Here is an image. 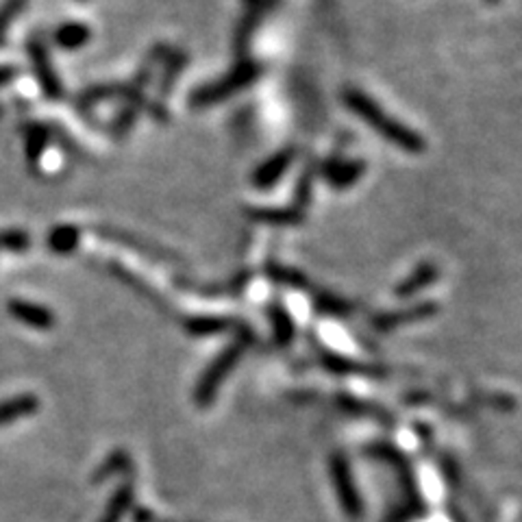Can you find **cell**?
Masks as SVG:
<instances>
[{
	"label": "cell",
	"mask_w": 522,
	"mask_h": 522,
	"mask_svg": "<svg viewBox=\"0 0 522 522\" xmlns=\"http://www.w3.org/2000/svg\"><path fill=\"white\" fill-rule=\"evenodd\" d=\"M126 466H129V453H126V451H115L107 459V462H105L101 468H98V475H96V479H94V481L109 479V477L115 475V472L126 470Z\"/></svg>",
	"instance_id": "22"
},
{
	"label": "cell",
	"mask_w": 522,
	"mask_h": 522,
	"mask_svg": "<svg viewBox=\"0 0 522 522\" xmlns=\"http://www.w3.org/2000/svg\"><path fill=\"white\" fill-rule=\"evenodd\" d=\"M268 275L276 283H283V286H290V287H305V286H307V281H305L303 275H298L296 270L283 268V266H270Z\"/></svg>",
	"instance_id": "23"
},
{
	"label": "cell",
	"mask_w": 522,
	"mask_h": 522,
	"mask_svg": "<svg viewBox=\"0 0 522 522\" xmlns=\"http://www.w3.org/2000/svg\"><path fill=\"white\" fill-rule=\"evenodd\" d=\"M364 170V161H331L325 166V176L333 187L344 190V187H351L353 183L362 179Z\"/></svg>",
	"instance_id": "10"
},
{
	"label": "cell",
	"mask_w": 522,
	"mask_h": 522,
	"mask_svg": "<svg viewBox=\"0 0 522 522\" xmlns=\"http://www.w3.org/2000/svg\"><path fill=\"white\" fill-rule=\"evenodd\" d=\"M268 316L272 322V333H275V342L279 346H290L294 337H296V325H294L292 316L281 305H272Z\"/></svg>",
	"instance_id": "15"
},
{
	"label": "cell",
	"mask_w": 522,
	"mask_h": 522,
	"mask_svg": "<svg viewBox=\"0 0 522 522\" xmlns=\"http://www.w3.org/2000/svg\"><path fill=\"white\" fill-rule=\"evenodd\" d=\"M90 37V26L81 25V22H65V25H61L55 31V42H57L59 48H65V51H76V48L85 46Z\"/></svg>",
	"instance_id": "13"
},
{
	"label": "cell",
	"mask_w": 522,
	"mask_h": 522,
	"mask_svg": "<svg viewBox=\"0 0 522 522\" xmlns=\"http://www.w3.org/2000/svg\"><path fill=\"white\" fill-rule=\"evenodd\" d=\"M231 325V320L218 318V316H196V318L186 320V331L194 337H209L229 331Z\"/></svg>",
	"instance_id": "16"
},
{
	"label": "cell",
	"mask_w": 522,
	"mask_h": 522,
	"mask_svg": "<svg viewBox=\"0 0 522 522\" xmlns=\"http://www.w3.org/2000/svg\"><path fill=\"white\" fill-rule=\"evenodd\" d=\"M248 344H251V333H240V336H237L236 340H233L229 346H226L225 351L207 366V368H205L201 379L196 383V387H194V403H196L198 407L207 409L214 405L216 394H218L226 376H229L231 372L236 370V366L240 364Z\"/></svg>",
	"instance_id": "2"
},
{
	"label": "cell",
	"mask_w": 522,
	"mask_h": 522,
	"mask_svg": "<svg viewBox=\"0 0 522 522\" xmlns=\"http://www.w3.org/2000/svg\"><path fill=\"white\" fill-rule=\"evenodd\" d=\"M31 248V236L22 229L0 231V251L25 253Z\"/></svg>",
	"instance_id": "20"
},
{
	"label": "cell",
	"mask_w": 522,
	"mask_h": 522,
	"mask_svg": "<svg viewBox=\"0 0 522 522\" xmlns=\"http://www.w3.org/2000/svg\"><path fill=\"white\" fill-rule=\"evenodd\" d=\"M259 75H261V68L257 64H253V61H244V64L237 65L229 76H222V79L214 81L211 85L198 87V90L190 96V105L192 107H207V105L225 101V98H229L236 92H240L244 90V87L251 85Z\"/></svg>",
	"instance_id": "3"
},
{
	"label": "cell",
	"mask_w": 522,
	"mask_h": 522,
	"mask_svg": "<svg viewBox=\"0 0 522 522\" xmlns=\"http://www.w3.org/2000/svg\"><path fill=\"white\" fill-rule=\"evenodd\" d=\"M133 522H153V516H151V512H148V509H137Z\"/></svg>",
	"instance_id": "24"
},
{
	"label": "cell",
	"mask_w": 522,
	"mask_h": 522,
	"mask_svg": "<svg viewBox=\"0 0 522 522\" xmlns=\"http://www.w3.org/2000/svg\"><path fill=\"white\" fill-rule=\"evenodd\" d=\"M131 505H133V486L125 483V486H120L118 490L114 492V497L109 498L107 507H105V512L98 522H122V518H125L126 512L131 509Z\"/></svg>",
	"instance_id": "17"
},
{
	"label": "cell",
	"mask_w": 522,
	"mask_h": 522,
	"mask_svg": "<svg viewBox=\"0 0 522 522\" xmlns=\"http://www.w3.org/2000/svg\"><path fill=\"white\" fill-rule=\"evenodd\" d=\"M437 275H440L437 266H433V264L418 266V268H416L412 275L407 276V279H405L403 283H398V286H397V296L398 298L414 296V294H418L420 290H425V287H429L431 283H436Z\"/></svg>",
	"instance_id": "12"
},
{
	"label": "cell",
	"mask_w": 522,
	"mask_h": 522,
	"mask_svg": "<svg viewBox=\"0 0 522 522\" xmlns=\"http://www.w3.org/2000/svg\"><path fill=\"white\" fill-rule=\"evenodd\" d=\"M292 159H294L292 148H286V151L272 155L270 159H266L264 164L253 172L255 187H259V190H268V187L275 186V183H279L281 176L286 175L287 168L292 166Z\"/></svg>",
	"instance_id": "9"
},
{
	"label": "cell",
	"mask_w": 522,
	"mask_h": 522,
	"mask_svg": "<svg viewBox=\"0 0 522 522\" xmlns=\"http://www.w3.org/2000/svg\"><path fill=\"white\" fill-rule=\"evenodd\" d=\"M329 477L336 487L337 503H340L342 512L346 518L351 520H362L364 518V501L362 494L357 490V483H355L351 462L344 453H333L329 457Z\"/></svg>",
	"instance_id": "4"
},
{
	"label": "cell",
	"mask_w": 522,
	"mask_h": 522,
	"mask_svg": "<svg viewBox=\"0 0 522 522\" xmlns=\"http://www.w3.org/2000/svg\"><path fill=\"white\" fill-rule=\"evenodd\" d=\"M487 3H497V0H487Z\"/></svg>",
	"instance_id": "25"
},
{
	"label": "cell",
	"mask_w": 522,
	"mask_h": 522,
	"mask_svg": "<svg viewBox=\"0 0 522 522\" xmlns=\"http://www.w3.org/2000/svg\"><path fill=\"white\" fill-rule=\"evenodd\" d=\"M316 307H318V312L325 316H340V318H344V316L351 314V305L337 296H329V294L316 296Z\"/></svg>",
	"instance_id": "21"
},
{
	"label": "cell",
	"mask_w": 522,
	"mask_h": 522,
	"mask_svg": "<svg viewBox=\"0 0 522 522\" xmlns=\"http://www.w3.org/2000/svg\"><path fill=\"white\" fill-rule=\"evenodd\" d=\"M253 220H264V222H272V225H294L303 218V211L298 207H286V209H253L248 211Z\"/></svg>",
	"instance_id": "19"
},
{
	"label": "cell",
	"mask_w": 522,
	"mask_h": 522,
	"mask_svg": "<svg viewBox=\"0 0 522 522\" xmlns=\"http://www.w3.org/2000/svg\"><path fill=\"white\" fill-rule=\"evenodd\" d=\"M436 314H437L436 303H420V305H414V307L401 309V312H390V314L376 316V318L372 320V325H375L379 331H392L401 325L427 320Z\"/></svg>",
	"instance_id": "7"
},
{
	"label": "cell",
	"mask_w": 522,
	"mask_h": 522,
	"mask_svg": "<svg viewBox=\"0 0 522 522\" xmlns=\"http://www.w3.org/2000/svg\"><path fill=\"white\" fill-rule=\"evenodd\" d=\"M48 144V131L44 129V126L35 125L31 126L29 131H26V142H25V151H26V159H29V166L40 164L42 159V153L44 148H46Z\"/></svg>",
	"instance_id": "18"
},
{
	"label": "cell",
	"mask_w": 522,
	"mask_h": 522,
	"mask_svg": "<svg viewBox=\"0 0 522 522\" xmlns=\"http://www.w3.org/2000/svg\"><path fill=\"white\" fill-rule=\"evenodd\" d=\"M29 55L33 61V70H35V76H37V81H40L44 94H46L48 98H59L64 90H61V81H59V76L55 75L51 57H48L44 44L40 40H31Z\"/></svg>",
	"instance_id": "6"
},
{
	"label": "cell",
	"mask_w": 522,
	"mask_h": 522,
	"mask_svg": "<svg viewBox=\"0 0 522 522\" xmlns=\"http://www.w3.org/2000/svg\"><path fill=\"white\" fill-rule=\"evenodd\" d=\"M368 455L375 459H381V462H386L387 466H392V468L401 475V479L405 483V492H407V501L414 507V514L425 512V501H422L420 490L416 487V477H414L412 464H409V459L405 457L403 451H398L397 447H392V444H387V442H379V444H370Z\"/></svg>",
	"instance_id": "5"
},
{
	"label": "cell",
	"mask_w": 522,
	"mask_h": 522,
	"mask_svg": "<svg viewBox=\"0 0 522 522\" xmlns=\"http://www.w3.org/2000/svg\"><path fill=\"white\" fill-rule=\"evenodd\" d=\"M7 309H9L11 318L25 322V325L33 326V329L46 331V329H51V326H55V314L48 307H44V305H35V303L15 298V301H9Z\"/></svg>",
	"instance_id": "8"
},
{
	"label": "cell",
	"mask_w": 522,
	"mask_h": 522,
	"mask_svg": "<svg viewBox=\"0 0 522 522\" xmlns=\"http://www.w3.org/2000/svg\"><path fill=\"white\" fill-rule=\"evenodd\" d=\"M344 105L357 114L359 118H364L376 133H381L387 142H392L394 146L403 148L407 153H422L425 151V140L418 136V133L409 129V126L401 125L394 118L383 111L379 105H376L372 98L366 96V94L357 90H346L344 92Z\"/></svg>",
	"instance_id": "1"
},
{
	"label": "cell",
	"mask_w": 522,
	"mask_h": 522,
	"mask_svg": "<svg viewBox=\"0 0 522 522\" xmlns=\"http://www.w3.org/2000/svg\"><path fill=\"white\" fill-rule=\"evenodd\" d=\"M79 240H81V231L76 229V226L61 225V226H55V229L48 233L46 246H48V251H53L55 255H68V253L76 251Z\"/></svg>",
	"instance_id": "14"
},
{
	"label": "cell",
	"mask_w": 522,
	"mask_h": 522,
	"mask_svg": "<svg viewBox=\"0 0 522 522\" xmlns=\"http://www.w3.org/2000/svg\"><path fill=\"white\" fill-rule=\"evenodd\" d=\"M320 362L325 366V370L333 372V375H366V376H383L386 370L376 368V366L370 364H359L353 362V359L342 357V355L336 353H322Z\"/></svg>",
	"instance_id": "11"
}]
</instances>
